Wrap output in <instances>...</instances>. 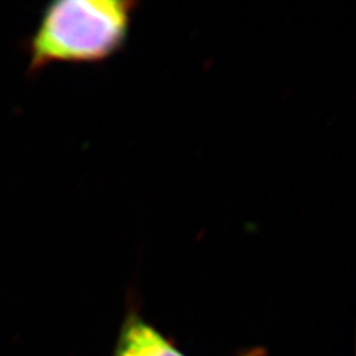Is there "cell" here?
Returning <instances> with one entry per match:
<instances>
[{
    "instance_id": "1",
    "label": "cell",
    "mask_w": 356,
    "mask_h": 356,
    "mask_svg": "<svg viewBox=\"0 0 356 356\" xmlns=\"http://www.w3.org/2000/svg\"><path fill=\"white\" fill-rule=\"evenodd\" d=\"M139 3L134 0H56L42 10L26 42L28 73L51 65H98L124 49Z\"/></svg>"
},
{
    "instance_id": "2",
    "label": "cell",
    "mask_w": 356,
    "mask_h": 356,
    "mask_svg": "<svg viewBox=\"0 0 356 356\" xmlns=\"http://www.w3.org/2000/svg\"><path fill=\"white\" fill-rule=\"evenodd\" d=\"M113 356H188L152 323L136 305H129L122 322Z\"/></svg>"
},
{
    "instance_id": "3",
    "label": "cell",
    "mask_w": 356,
    "mask_h": 356,
    "mask_svg": "<svg viewBox=\"0 0 356 356\" xmlns=\"http://www.w3.org/2000/svg\"><path fill=\"white\" fill-rule=\"evenodd\" d=\"M236 356H267V351L261 347H254V348H250V350H244Z\"/></svg>"
}]
</instances>
